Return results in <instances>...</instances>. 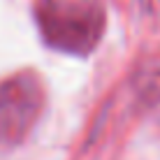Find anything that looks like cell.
Wrapping results in <instances>:
<instances>
[{
  "instance_id": "cell-1",
  "label": "cell",
  "mask_w": 160,
  "mask_h": 160,
  "mask_svg": "<svg viewBox=\"0 0 160 160\" xmlns=\"http://www.w3.org/2000/svg\"><path fill=\"white\" fill-rule=\"evenodd\" d=\"M35 19L42 40L70 56L93 53L107 28L102 0H37Z\"/></svg>"
},
{
  "instance_id": "cell-2",
  "label": "cell",
  "mask_w": 160,
  "mask_h": 160,
  "mask_svg": "<svg viewBox=\"0 0 160 160\" xmlns=\"http://www.w3.org/2000/svg\"><path fill=\"white\" fill-rule=\"evenodd\" d=\"M42 104L44 88L32 72H19L0 81V144H21L35 125Z\"/></svg>"
}]
</instances>
